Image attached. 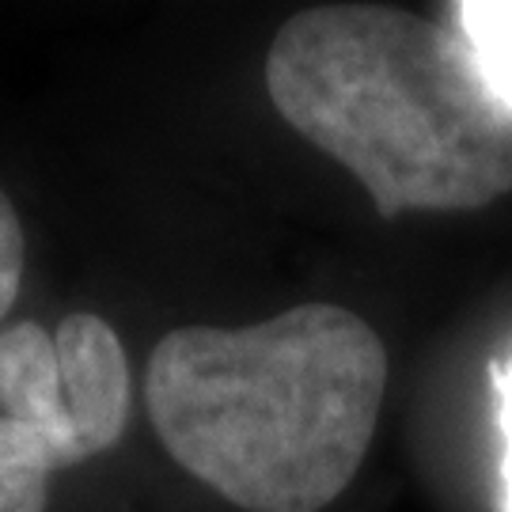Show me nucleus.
<instances>
[{"mask_svg": "<svg viewBox=\"0 0 512 512\" xmlns=\"http://www.w3.org/2000/svg\"><path fill=\"white\" fill-rule=\"evenodd\" d=\"M61 387L76 425L92 440L95 456L110 452L129 425V361L107 319L69 315L54 330Z\"/></svg>", "mask_w": 512, "mask_h": 512, "instance_id": "obj_3", "label": "nucleus"}, {"mask_svg": "<svg viewBox=\"0 0 512 512\" xmlns=\"http://www.w3.org/2000/svg\"><path fill=\"white\" fill-rule=\"evenodd\" d=\"M69 463L80 452L65 433L0 414V512H46V482Z\"/></svg>", "mask_w": 512, "mask_h": 512, "instance_id": "obj_5", "label": "nucleus"}, {"mask_svg": "<svg viewBox=\"0 0 512 512\" xmlns=\"http://www.w3.org/2000/svg\"><path fill=\"white\" fill-rule=\"evenodd\" d=\"M23 258H27L23 224L16 217L12 198L0 190V319L16 304L19 281H23Z\"/></svg>", "mask_w": 512, "mask_h": 512, "instance_id": "obj_7", "label": "nucleus"}, {"mask_svg": "<svg viewBox=\"0 0 512 512\" xmlns=\"http://www.w3.org/2000/svg\"><path fill=\"white\" fill-rule=\"evenodd\" d=\"M266 92L384 220L482 209L512 190V110L444 23L387 4L296 12L266 54Z\"/></svg>", "mask_w": 512, "mask_h": 512, "instance_id": "obj_2", "label": "nucleus"}, {"mask_svg": "<svg viewBox=\"0 0 512 512\" xmlns=\"http://www.w3.org/2000/svg\"><path fill=\"white\" fill-rule=\"evenodd\" d=\"M0 414L57 429L73 440L80 459L95 456L92 440L84 437L65 403L54 334L38 327L35 319L0 330Z\"/></svg>", "mask_w": 512, "mask_h": 512, "instance_id": "obj_4", "label": "nucleus"}, {"mask_svg": "<svg viewBox=\"0 0 512 512\" xmlns=\"http://www.w3.org/2000/svg\"><path fill=\"white\" fill-rule=\"evenodd\" d=\"M387 349L357 311L300 304L258 327H179L145 403L171 459L247 512H319L361 471Z\"/></svg>", "mask_w": 512, "mask_h": 512, "instance_id": "obj_1", "label": "nucleus"}, {"mask_svg": "<svg viewBox=\"0 0 512 512\" xmlns=\"http://www.w3.org/2000/svg\"><path fill=\"white\" fill-rule=\"evenodd\" d=\"M456 23L486 88L512 110V0L456 4Z\"/></svg>", "mask_w": 512, "mask_h": 512, "instance_id": "obj_6", "label": "nucleus"}, {"mask_svg": "<svg viewBox=\"0 0 512 512\" xmlns=\"http://www.w3.org/2000/svg\"><path fill=\"white\" fill-rule=\"evenodd\" d=\"M494 391H497V425L505 437L501 456V509L512 512V361L494 365Z\"/></svg>", "mask_w": 512, "mask_h": 512, "instance_id": "obj_8", "label": "nucleus"}]
</instances>
